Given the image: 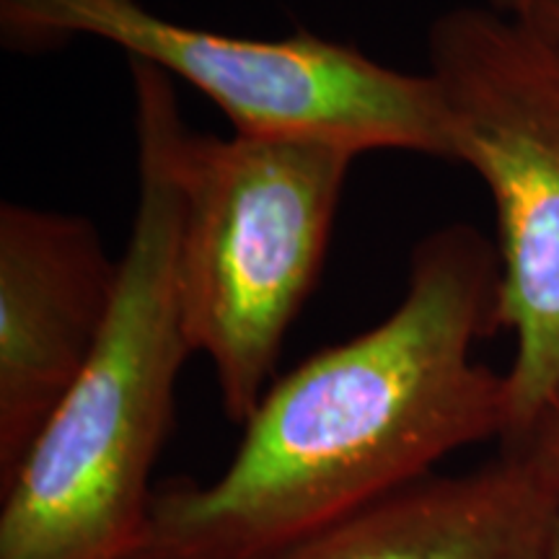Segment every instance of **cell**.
Returning <instances> with one entry per match:
<instances>
[{
  "instance_id": "6da1fadb",
  "label": "cell",
  "mask_w": 559,
  "mask_h": 559,
  "mask_svg": "<svg viewBox=\"0 0 559 559\" xmlns=\"http://www.w3.org/2000/svg\"><path fill=\"white\" fill-rule=\"evenodd\" d=\"M498 298V247L469 223L432 230L396 309L272 381L218 477L156 487L128 559H270L502 440L506 373L474 360Z\"/></svg>"
},
{
  "instance_id": "7a4b0ae2",
  "label": "cell",
  "mask_w": 559,
  "mask_h": 559,
  "mask_svg": "<svg viewBox=\"0 0 559 559\" xmlns=\"http://www.w3.org/2000/svg\"><path fill=\"white\" fill-rule=\"evenodd\" d=\"M135 140L181 198L177 290L187 337L243 425L309 300L358 153L296 138H218L181 120L174 83L130 60Z\"/></svg>"
},
{
  "instance_id": "3957f363",
  "label": "cell",
  "mask_w": 559,
  "mask_h": 559,
  "mask_svg": "<svg viewBox=\"0 0 559 559\" xmlns=\"http://www.w3.org/2000/svg\"><path fill=\"white\" fill-rule=\"evenodd\" d=\"M138 145V202L107 332L9 479L0 559H128L148 523L153 469L194 355L177 290L181 198Z\"/></svg>"
},
{
  "instance_id": "277c9868",
  "label": "cell",
  "mask_w": 559,
  "mask_h": 559,
  "mask_svg": "<svg viewBox=\"0 0 559 559\" xmlns=\"http://www.w3.org/2000/svg\"><path fill=\"white\" fill-rule=\"evenodd\" d=\"M425 47L449 160L485 181L498 213V330L515 337L500 451H513L559 389V39L461 5L432 21Z\"/></svg>"
},
{
  "instance_id": "5b68a950",
  "label": "cell",
  "mask_w": 559,
  "mask_h": 559,
  "mask_svg": "<svg viewBox=\"0 0 559 559\" xmlns=\"http://www.w3.org/2000/svg\"><path fill=\"white\" fill-rule=\"evenodd\" d=\"M0 32L16 50L73 37L120 47L198 88L236 135L317 140L366 151H412L449 160L443 111L428 73H402L345 41L296 29L239 37L187 26L140 0H0Z\"/></svg>"
},
{
  "instance_id": "8992f818",
  "label": "cell",
  "mask_w": 559,
  "mask_h": 559,
  "mask_svg": "<svg viewBox=\"0 0 559 559\" xmlns=\"http://www.w3.org/2000/svg\"><path fill=\"white\" fill-rule=\"evenodd\" d=\"M122 257L94 221L0 205V481L79 381L115 311Z\"/></svg>"
},
{
  "instance_id": "52a82bcc",
  "label": "cell",
  "mask_w": 559,
  "mask_h": 559,
  "mask_svg": "<svg viewBox=\"0 0 559 559\" xmlns=\"http://www.w3.org/2000/svg\"><path fill=\"white\" fill-rule=\"evenodd\" d=\"M559 485L521 453L430 474L270 559H544Z\"/></svg>"
},
{
  "instance_id": "ba28073f",
  "label": "cell",
  "mask_w": 559,
  "mask_h": 559,
  "mask_svg": "<svg viewBox=\"0 0 559 559\" xmlns=\"http://www.w3.org/2000/svg\"><path fill=\"white\" fill-rule=\"evenodd\" d=\"M506 453H521V456L534 461L551 481L559 485V389L549 407L544 409L539 423L528 432V438L523 440L519 449Z\"/></svg>"
},
{
  "instance_id": "9c48e42d",
  "label": "cell",
  "mask_w": 559,
  "mask_h": 559,
  "mask_svg": "<svg viewBox=\"0 0 559 559\" xmlns=\"http://www.w3.org/2000/svg\"><path fill=\"white\" fill-rule=\"evenodd\" d=\"M515 16H523L559 39V0H526Z\"/></svg>"
},
{
  "instance_id": "30bf717a",
  "label": "cell",
  "mask_w": 559,
  "mask_h": 559,
  "mask_svg": "<svg viewBox=\"0 0 559 559\" xmlns=\"http://www.w3.org/2000/svg\"><path fill=\"white\" fill-rule=\"evenodd\" d=\"M523 3H526V0H489V5H492V9L506 11V13H519Z\"/></svg>"
},
{
  "instance_id": "8fae6325",
  "label": "cell",
  "mask_w": 559,
  "mask_h": 559,
  "mask_svg": "<svg viewBox=\"0 0 559 559\" xmlns=\"http://www.w3.org/2000/svg\"><path fill=\"white\" fill-rule=\"evenodd\" d=\"M544 559H559V519L555 523V531H551L549 549H547V557H544Z\"/></svg>"
}]
</instances>
